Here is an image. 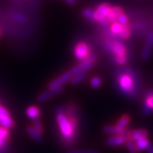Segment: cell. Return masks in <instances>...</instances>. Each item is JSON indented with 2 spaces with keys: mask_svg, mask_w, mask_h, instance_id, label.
Wrapping results in <instances>:
<instances>
[{
  "mask_svg": "<svg viewBox=\"0 0 153 153\" xmlns=\"http://www.w3.org/2000/svg\"><path fill=\"white\" fill-rule=\"evenodd\" d=\"M56 120L60 128V131L66 140L71 141L76 137L77 130V121L74 117H68L62 107H58L55 111Z\"/></svg>",
  "mask_w": 153,
  "mask_h": 153,
  "instance_id": "obj_1",
  "label": "cell"
},
{
  "mask_svg": "<svg viewBox=\"0 0 153 153\" xmlns=\"http://www.w3.org/2000/svg\"><path fill=\"white\" fill-rule=\"evenodd\" d=\"M91 55V51L89 46L84 42H80L74 48V55L76 60L82 61Z\"/></svg>",
  "mask_w": 153,
  "mask_h": 153,
  "instance_id": "obj_2",
  "label": "cell"
},
{
  "mask_svg": "<svg viewBox=\"0 0 153 153\" xmlns=\"http://www.w3.org/2000/svg\"><path fill=\"white\" fill-rule=\"evenodd\" d=\"M106 47L114 55V56H123V55H126L127 53L125 46L121 42L116 40L106 42Z\"/></svg>",
  "mask_w": 153,
  "mask_h": 153,
  "instance_id": "obj_3",
  "label": "cell"
},
{
  "mask_svg": "<svg viewBox=\"0 0 153 153\" xmlns=\"http://www.w3.org/2000/svg\"><path fill=\"white\" fill-rule=\"evenodd\" d=\"M72 74L71 73L70 71H66L65 73H63L62 75L58 76L57 78L54 79L53 81L49 82V89H55L57 88L63 87L64 84H66V82H69L72 77Z\"/></svg>",
  "mask_w": 153,
  "mask_h": 153,
  "instance_id": "obj_4",
  "label": "cell"
},
{
  "mask_svg": "<svg viewBox=\"0 0 153 153\" xmlns=\"http://www.w3.org/2000/svg\"><path fill=\"white\" fill-rule=\"evenodd\" d=\"M119 86L121 89L127 94H132L134 89V81L128 74H123L119 77Z\"/></svg>",
  "mask_w": 153,
  "mask_h": 153,
  "instance_id": "obj_5",
  "label": "cell"
},
{
  "mask_svg": "<svg viewBox=\"0 0 153 153\" xmlns=\"http://www.w3.org/2000/svg\"><path fill=\"white\" fill-rule=\"evenodd\" d=\"M0 127L10 129L14 127V121L5 107L0 105Z\"/></svg>",
  "mask_w": 153,
  "mask_h": 153,
  "instance_id": "obj_6",
  "label": "cell"
},
{
  "mask_svg": "<svg viewBox=\"0 0 153 153\" xmlns=\"http://www.w3.org/2000/svg\"><path fill=\"white\" fill-rule=\"evenodd\" d=\"M153 46V33H150L146 37V44L144 45V48L142 50V55L141 57L144 60H149V58L152 55Z\"/></svg>",
  "mask_w": 153,
  "mask_h": 153,
  "instance_id": "obj_7",
  "label": "cell"
},
{
  "mask_svg": "<svg viewBox=\"0 0 153 153\" xmlns=\"http://www.w3.org/2000/svg\"><path fill=\"white\" fill-rule=\"evenodd\" d=\"M63 87L57 88H55V89H49L47 91H44L43 93H41L38 96V102H45L47 100H49V99L52 98L53 96H55V95H59L60 94L63 92Z\"/></svg>",
  "mask_w": 153,
  "mask_h": 153,
  "instance_id": "obj_8",
  "label": "cell"
},
{
  "mask_svg": "<svg viewBox=\"0 0 153 153\" xmlns=\"http://www.w3.org/2000/svg\"><path fill=\"white\" fill-rule=\"evenodd\" d=\"M126 139H127L126 137L122 135V134H119V135H116V136L108 138L105 143L109 146H122L125 143Z\"/></svg>",
  "mask_w": 153,
  "mask_h": 153,
  "instance_id": "obj_9",
  "label": "cell"
},
{
  "mask_svg": "<svg viewBox=\"0 0 153 153\" xmlns=\"http://www.w3.org/2000/svg\"><path fill=\"white\" fill-rule=\"evenodd\" d=\"M153 110V92L149 91L146 96V102H145V107L143 113L145 115H148L151 113Z\"/></svg>",
  "mask_w": 153,
  "mask_h": 153,
  "instance_id": "obj_10",
  "label": "cell"
},
{
  "mask_svg": "<svg viewBox=\"0 0 153 153\" xmlns=\"http://www.w3.org/2000/svg\"><path fill=\"white\" fill-rule=\"evenodd\" d=\"M148 132L146 129H137L134 131L130 132L129 134V139L132 141L136 142L139 140L143 139V138H147Z\"/></svg>",
  "mask_w": 153,
  "mask_h": 153,
  "instance_id": "obj_11",
  "label": "cell"
},
{
  "mask_svg": "<svg viewBox=\"0 0 153 153\" xmlns=\"http://www.w3.org/2000/svg\"><path fill=\"white\" fill-rule=\"evenodd\" d=\"M26 114L28 117L32 120H36V119H39V115H40V110L38 106L35 105H32L27 107V109L26 111Z\"/></svg>",
  "mask_w": 153,
  "mask_h": 153,
  "instance_id": "obj_12",
  "label": "cell"
},
{
  "mask_svg": "<svg viewBox=\"0 0 153 153\" xmlns=\"http://www.w3.org/2000/svg\"><path fill=\"white\" fill-rule=\"evenodd\" d=\"M111 6L109 4L107 3H103V4H100V5L97 6L95 11L98 12L100 15H101L102 16H104L106 18V16H108V14L111 11Z\"/></svg>",
  "mask_w": 153,
  "mask_h": 153,
  "instance_id": "obj_13",
  "label": "cell"
},
{
  "mask_svg": "<svg viewBox=\"0 0 153 153\" xmlns=\"http://www.w3.org/2000/svg\"><path fill=\"white\" fill-rule=\"evenodd\" d=\"M27 133L29 136L33 139V140H35L36 142H41L43 140V136L40 133H38L33 127H28Z\"/></svg>",
  "mask_w": 153,
  "mask_h": 153,
  "instance_id": "obj_14",
  "label": "cell"
},
{
  "mask_svg": "<svg viewBox=\"0 0 153 153\" xmlns=\"http://www.w3.org/2000/svg\"><path fill=\"white\" fill-rule=\"evenodd\" d=\"M104 132L107 134H112V135H119L121 134L123 130L120 129L119 128H117V126L107 125L104 127Z\"/></svg>",
  "mask_w": 153,
  "mask_h": 153,
  "instance_id": "obj_15",
  "label": "cell"
},
{
  "mask_svg": "<svg viewBox=\"0 0 153 153\" xmlns=\"http://www.w3.org/2000/svg\"><path fill=\"white\" fill-rule=\"evenodd\" d=\"M9 136H10L9 130L5 128L0 127V149L4 146L6 141L9 140Z\"/></svg>",
  "mask_w": 153,
  "mask_h": 153,
  "instance_id": "obj_16",
  "label": "cell"
},
{
  "mask_svg": "<svg viewBox=\"0 0 153 153\" xmlns=\"http://www.w3.org/2000/svg\"><path fill=\"white\" fill-rule=\"evenodd\" d=\"M149 145H150V141H149V140H148L147 138L140 139V140H139L136 141V143H135L137 150H138L139 152H140V151H145V150H146Z\"/></svg>",
  "mask_w": 153,
  "mask_h": 153,
  "instance_id": "obj_17",
  "label": "cell"
},
{
  "mask_svg": "<svg viewBox=\"0 0 153 153\" xmlns=\"http://www.w3.org/2000/svg\"><path fill=\"white\" fill-rule=\"evenodd\" d=\"M130 122V117L128 115H123L120 119L118 120L117 123V127L119 128L122 130H124L127 125L128 124V123Z\"/></svg>",
  "mask_w": 153,
  "mask_h": 153,
  "instance_id": "obj_18",
  "label": "cell"
},
{
  "mask_svg": "<svg viewBox=\"0 0 153 153\" xmlns=\"http://www.w3.org/2000/svg\"><path fill=\"white\" fill-rule=\"evenodd\" d=\"M86 76H87L86 71H84V72H80V73H77V74H76V75H74V76H72L70 81H71V84L76 85V84H78L79 82H82L83 79H85Z\"/></svg>",
  "mask_w": 153,
  "mask_h": 153,
  "instance_id": "obj_19",
  "label": "cell"
},
{
  "mask_svg": "<svg viewBox=\"0 0 153 153\" xmlns=\"http://www.w3.org/2000/svg\"><path fill=\"white\" fill-rule=\"evenodd\" d=\"M123 26L120 25L118 22H114L111 25V28H110V32L114 34V35H119L123 30Z\"/></svg>",
  "mask_w": 153,
  "mask_h": 153,
  "instance_id": "obj_20",
  "label": "cell"
},
{
  "mask_svg": "<svg viewBox=\"0 0 153 153\" xmlns=\"http://www.w3.org/2000/svg\"><path fill=\"white\" fill-rule=\"evenodd\" d=\"M124 144L126 145V146H127V148H128V152H129L130 153L139 152V151L137 150L135 144L134 143V141H132L130 139H126L125 143H124Z\"/></svg>",
  "mask_w": 153,
  "mask_h": 153,
  "instance_id": "obj_21",
  "label": "cell"
},
{
  "mask_svg": "<svg viewBox=\"0 0 153 153\" xmlns=\"http://www.w3.org/2000/svg\"><path fill=\"white\" fill-rule=\"evenodd\" d=\"M128 21H129L128 17L124 13H122V14H120L117 17V22H118L123 27L128 26Z\"/></svg>",
  "mask_w": 153,
  "mask_h": 153,
  "instance_id": "obj_22",
  "label": "cell"
},
{
  "mask_svg": "<svg viewBox=\"0 0 153 153\" xmlns=\"http://www.w3.org/2000/svg\"><path fill=\"white\" fill-rule=\"evenodd\" d=\"M82 16L84 17V18H86V19H87V20H88V21H92V22H94V10H93L92 9H89V8H88V9L83 10L82 12Z\"/></svg>",
  "mask_w": 153,
  "mask_h": 153,
  "instance_id": "obj_23",
  "label": "cell"
},
{
  "mask_svg": "<svg viewBox=\"0 0 153 153\" xmlns=\"http://www.w3.org/2000/svg\"><path fill=\"white\" fill-rule=\"evenodd\" d=\"M101 84H102V79L99 76H94L90 80V86L94 88L100 87Z\"/></svg>",
  "mask_w": 153,
  "mask_h": 153,
  "instance_id": "obj_24",
  "label": "cell"
},
{
  "mask_svg": "<svg viewBox=\"0 0 153 153\" xmlns=\"http://www.w3.org/2000/svg\"><path fill=\"white\" fill-rule=\"evenodd\" d=\"M130 35H131V32H130V29L128 27V26L123 27L122 32L119 34V36H120V38L122 39H128L130 37Z\"/></svg>",
  "mask_w": 153,
  "mask_h": 153,
  "instance_id": "obj_25",
  "label": "cell"
},
{
  "mask_svg": "<svg viewBox=\"0 0 153 153\" xmlns=\"http://www.w3.org/2000/svg\"><path fill=\"white\" fill-rule=\"evenodd\" d=\"M33 128H34L38 133H40L41 134L44 133V128H43V125H42V123L40 122L39 119L33 120Z\"/></svg>",
  "mask_w": 153,
  "mask_h": 153,
  "instance_id": "obj_26",
  "label": "cell"
},
{
  "mask_svg": "<svg viewBox=\"0 0 153 153\" xmlns=\"http://www.w3.org/2000/svg\"><path fill=\"white\" fill-rule=\"evenodd\" d=\"M114 60L116 61V63L119 66H123L125 65L128 58H127V55H123V56H115Z\"/></svg>",
  "mask_w": 153,
  "mask_h": 153,
  "instance_id": "obj_27",
  "label": "cell"
},
{
  "mask_svg": "<svg viewBox=\"0 0 153 153\" xmlns=\"http://www.w3.org/2000/svg\"><path fill=\"white\" fill-rule=\"evenodd\" d=\"M110 13L111 15H113L115 17H117L120 14L123 13V9L119 6H114V7H111Z\"/></svg>",
  "mask_w": 153,
  "mask_h": 153,
  "instance_id": "obj_28",
  "label": "cell"
},
{
  "mask_svg": "<svg viewBox=\"0 0 153 153\" xmlns=\"http://www.w3.org/2000/svg\"><path fill=\"white\" fill-rule=\"evenodd\" d=\"M13 18L16 21V22H20V23H25L27 22V18L24 16L23 15H21V14H14L13 16Z\"/></svg>",
  "mask_w": 153,
  "mask_h": 153,
  "instance_id": "obj_29",
  "label": "cell"
},
{
  "mask_svg": "<svg viewBox=\"0 0 153 153\" xmlns=\"http://www.w3.org/2000/svg\"><path fill=\"white\" fill-rule=\"evenodd\" d=\"M67 153H100L94 150H88V151H70Z\"/></svg>",
  "mask_w": 153,
  "mask_h": 153,
  "instance_id": "obj_30",
  "label": "cell"
},
{
  "mask_svg": "<svg viewBox=\"0 0 153 153\" xmlns=\"http://www.w3.org/2000/svg\"><path fill=\"white\" fill-rule=\"evenodd\" d=\"M76 1H80V0H65V2L69 5H74Z\"/></svg>",
  "mask_w": 153,
  "mask_h": 153,
  "instance_id": "obj_31",
  "label": "cell"
},
{
  "mask_svg": "<svg viewBox=\"0 0 153 153\" xmlns=\"http://www.w3.org/2000/svg\"><path fill=\"white\" fill-rule=\"evenodd\" d=\"M146 151L148 152V153H153V146L152 145H151V144H150V145L148 146Z\"/></svg>",
  "mask_w": 153,
  "mask_h": 153,
  "instance_id": "obj_32",
  "label": "cell"
},
{
  "mask_svg": "<svg viewBox=\"0 0 153 153\" xmlns=\"http://www.w3.org/2000/svg\"><path fill=\"white\" fill-rule=\"evenodd\" d=\"M1 34H2V32H1V29H0V36H1Z\"/></svg>",
  "mask_w": 153,
  "mask_h": 153,
  "instance_id": "obj_33",
  "label": "cell"
}]
</instances>
